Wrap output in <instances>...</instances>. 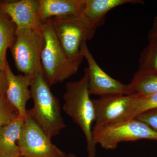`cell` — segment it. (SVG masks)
<instances>
[{"mask_svg": "<svg viewBox=\"0 0 157 157\" xmlns=\"http://www.w3.org/2000/svg\"><path fill=\"white\" fill-rule=\"evenodd\" d=\"M88 89L87 68L79 80L66 85L64 94V112L78 125L85 137L88 157H95L96 144L93 140L92 125L95 121V111Z\"/></svg>", "mask_w": 157, "mask_h": 157, "instance_id": "1", "label": "cell"}, {"mask_svg": "<svg viewBox=\"0 0 157 157\" xmlns=\"http://www.w3.org/2000/svg\"><path fill=\"white\" fill-rule=\"evenodd\" d=\"M43 71L31 76L30 90L34 106L27 110L33 119L50 138L66 127L58 99L50 89Z\"/></svg>", "mask_w": 157, "mask_h": 157, "instance_id": "2", "label": "cell"}, {"mask_svg": "<svg viewBox=\"0 0 157 157\" xmlns=\"http://www.w3.org/2000/svg\"><path fill=\"white\" fill-rule=\"evenodd\" d=\"M42 33L44 45L41 54L42 71L50 86L76 74L80 63L68 57L55 33L51 18L42 22Z\"/></svg>", "mask_w": 157, "mask_h": 157, "instance_id": "3", "label": "cell"}, {"mask_svg": "<svg viewBox=\"0 0 157 157\" xmlns=\"http://www.w3.org/2000/svg\"><path fill=\"white\" fill-rule=\"evenodd\" d=\"M54 30L62 48L70 59L81 63L80 47L92 39L96 31L81 14L51 18Z\"/></svg>", "mask_w": 157, "mask_h": 157, "instance_id": "4", "label": "cell"}, {"mask_svg": "<svg viewBox=\"0 0 157 157\" xmlns=\"http://www.w3.org/2000/svg\"><path fill=\"white\" fill-rule=\"evenodd\" d=\"M93 140L107 150L114 149L119 144L147 139L157 141V132L136 118L94 128Z\"/></svg>", "mask_w": 157, "mask_h": 157, "instance_id": "5", "label": "cell"}, {"mask_svg": "<svg viewBox=\"0 0 157 157\" xmlns=\"http://www.w3.org/2000/svg\"><path fill=\"white\" fill-rule=\"evenodd\" d=\"M44 45L42 31L17 29L15 41L10 49L17 70L30 76L42 71L41 54Z\"/></svg>", "mask_w": 157, "mask_h": 157, "instance_id": "6", "label": "cell"}, {"mask_svg": "<svg viewBox=\"0 0 157 157\" xmlns=\"http://www.w3.org/2000/svg\"><path fill=\"white\" fill-rule=\"evenodd\" d=\"M27 110L17 141L21 157H64L66 154L53 144Z\"/></svg>", "mask_w": 157, "mask_h": 157, "instance_id": "7", "label": "cell"}, {"mask_svg": "<svg viewBox=\"0 0 157 157\" xmlns=\"http://www.w3.org/2000/svg\"><path fill=\"white\" fill-rule=\"evenodd\" d=\"M80 52L88 65L87 70L90 95L102 98L132 94L128 85L124 84L110 77L100 67L88 48L86 42L82 44Z\"/></svg>", "mask_w": 157, "mask_h": 157, "instance_id": "8", "label": "cell"}, {"mask_svg": "<svg viewBox=\"0 0 157 157\" xmlns=\"http://www.w3.org/2000/svg\"><path fill=\"white\" fill-rule=\"evenodd\" d=\"M138 95L111 96L92 100L95 111L94 128L126 120Z\"/></svg>", "mask_w": 157, "mask_h": 157, "instance_id": "9", "label": "cell"}, {"mask_svg": "<svg viewBox=\"0 0 157 157\" xmlns=\"http://www.w3.org/2000/svg\"><path fill=\"white\" fill-rule=\"evenodd\" d=\"M39 0L0 1V9L11 18L17 29L41 32L42 23L38 16Z\"/></svg>", "mask_w": 157, "mask_h": 157, "instance_id": "10", "label": "cell"}, {"mask_svg": "<svg viewBox=\"0 0 157 157\" xmlns=\"http://www.w3.org/2000/svg\"><path fill=\"white\" fill-rule=\"evenodd\" d=\"M4 72L6 76V96L10 104L15 108L19 117L25 118L27 114L26 105L32 98L30 90L31 76L16 75L6 63Z\"/></svg>", "mask_w": 157, "mask_h": 157, "instance_id": "11", "label": "cell"}, {"mask_svg": "<svg viewBox=\"0 0 157 157\" xmlns=\"http://www.w3.org/2000/svg\"><path fill=\"white\" fill-rule=\"evenodd\" d=\"M85 0H39L38 16L42 23L54 17L80 15Z\"/></svg>", "mask_w": 157, "mask_h": 157, "instance_id": "12", "label": "cell"}, {"mask_svg": "<svg viewBox=\"0 0 157 157\" xmlns=\"http://www.w3.org/2000/svg\"><path fill=\"white\" fill-rule=\"evenodd\" d=\"M144 3L140 0H85L81 14L97 29L104 24L107 12L116 7L127 4Z\"/></svg>", "mask_w": 157, "mask_h": 157, "instance_id": "13", "label": "cell"}, {"mask_svg": "<svg viewBox=\"0 0 157 157\" xmlns=\"http://www.w3.org/2000/svg\"><path fill=\"white\" fill-rule=\"evenodd\" d=\"M25 118L19 116L0 128V157H21L17 141Z\"/></svg>", "mask_w": 157, "mask_h": 157, "instance_id": "14", "label": "cell"}, {"mask_svg": "<svg viewBox=\"0 0 157 157\" xmlns=\"http://www.w3.org/2000/svg\"><path fill=\"white\" fill-rule=\"evenodd\" d=\"M17 27L8 15L0 9V69L4 70L7 61V50L16 38Z\"/></svg>", "mask_w": 157, "mask_h": 157, "instance_id": "15", "label": "cell"}, {"mask_svg": "<svg viewBox=\"0 0 157 157\" xmlns=\"http://www.w3.org/2000/svg\"><path fill=\"white\" fill-rule=\"evenodd\" d=\"M132 94L140 95L157 92V75L137 71L128 84Z\"/></svg>", "mask_w": 157, "mask_h": 157, "instance_id": "16", "label": "cell"}, {"mask_svg": "<svg viewBox=\"0 0 157 157\" xmlns=\"http://www.w3.org/2000/svg\"><path fill=\"white\" fill-rule=\"evenodd\" d=\"M138 71L157 75V42L149 40L140 53Z\"/></svg>", "mask_w": 157, "mask_h": 157, "instance_id": "17", "label": "cell"}, {"mask_svg": "<svg viewBox=\"0 0 157 157\" xmlns=\"http://www.w3.org/2000/svg\"><path fill=\"white\" fill-rule=\"evenodd\" d=\"M157 108V92L150 94H138L132 105L127 120L135 118L149 110Z\"/></svg>", "mask_w": 157, "mask_h": 157, "instance_id": "18", "label": "cell"}, {"mask_svg": "<svg viewBox=\"0 0 157 157\" xmlns=\"http://www.w3.org/2000/svg\"><path fill=\"white\" fill-rule=\"evenodd\" d=\"M17 111L7 100L6 94L0 99V128L18 116Z\"/></svg>", "mask_w": 157, "mask_h": 157, "instance_id": "19", "label": "cell"}, {"mask_svg": "<svg viewBox=\"0 0 157 157\" xmlns=\"http://www.w3.org/2000/svg\"><path fill=\"white\" fill-rule=\"evenodd\" d=\"M135 118L145 123L157 132V108L141 113Z\"/></svg>", "mask_w": 157, "mask_h": 157, "instance_id": "20", "label": "cell"}, {"mask_svg": "<svg viewBox=\"0 0 157 157\" xmlns=\"http://www.w3.org/2000/svg\"><path fill=\"white\" fill-rule=\"evenodd\" d=\"M6 78L4 70L0 69V99L6 94Z\"/></svg>", "mask_w": 157, "mask_h": 157, "instance_id": "21", "label": "cell"}, {"mask_svg": "<svg viewBox=\"0 0 157 157\" xmlns=\"http://www.w3.org/2000/svg\"><path fill=\"white\" fill-rule=\"evenodd\" d=\"M148 40H153L157 42V16L155 17L151 28L148 34Z\"/></svg>", "mask_w": 157, "mask_h": 157, "instance_id": "22", "label": "cell"}, {"mask_svg": "<svg viewBox=\"0 0 157 157\" xmlns=\"http://www.w3.org/2000/svg\"><path fill=\"white\" fill-rule=\"evenodd\" d=\"M64 157H78L76 156L75 155L73 154H69L68 155H66Z\"/></svg>", "mask_w": 157, "mask_h": 157, "instance_id": "23", "label": "cell"}]
</instances>
